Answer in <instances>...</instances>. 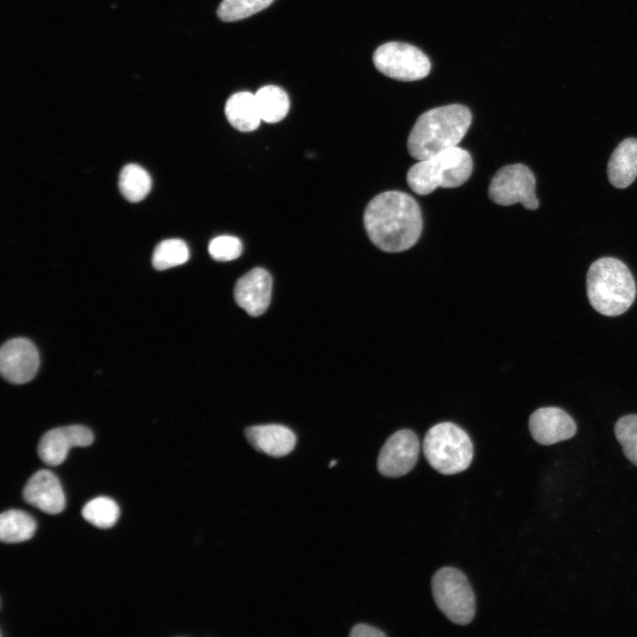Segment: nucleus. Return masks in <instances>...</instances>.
<instances>
[{
    "mask_svg": "<svg viewBox=\"0 0 637 637\" xmlns=\"http://www.w3.org/2000/svg\"><path fill=\"white\" fill-rule=\"evenodd\" d=\"M245 436L254 449L274 457L289 454L296 442L292 430L275 424L249 426L245 429Z\"/></svg>",
    "mask_w": 637,
    "mask_h": 637,
    "instance_id": "14",
    "label": "nucleus"
},
{
    "mask_svg": "<svg viewBox=\"0 0 637 637\" xmlns=\"http://www.w3.org/2000/svg\"><path fill=\"white\" fill-rule=\"evenodd\" d=\"M472 159L465 150L454 147L413 165L407 173V183L418 195L426 196L437 188H457L472 173Z\"/></svg>",
    "mask_w": 637,
    "mask_h": 637,
    "instance_id": "4",
    "label": "nucleus"
},
{
    "mask_svg": "<svg viewBox=\"0 0 637 637\" xmlns=\"http://www.w3.org/2000/svg\"><path fill=\"white\" fill-rule=\"evenodd\" d=\"M533 440L541 445H552L573 437L577 426L573 418L558 407H543L532 413L528 421Z\"/></svg>",
    "mask_w": 637,
    "mask_h": 637,
    "instance_id": "11",
    "label": "nucleus"
},
{
    "mask_svg": "<svg viewBox=\"0 0 637 637\" xmlns=\"http://www.w3.org/2000/svg\"><path fill=\"white\" fill-rule=\"evenodd\" d=\"M335 464H336V461H335V460L331 461V463H330V464H329V467L334 466Z\"/></svg>",
    "mask_w": 637,
    "mask_h": 637,
    "instance_id": "27",
    "label": "nucleus"
},
{
    "mask_svg": "<svg viewBox=\"0 0 637 637\" xmlns=\"http://www.w3.org/2000/svg\"><path fill=\"white\" fill-rule=\"evenodd\" d=\"M81 515L91 525L105 529L115 525L119 517V508L111 498L99 496L83 506Z\"/></svg>",
    "mask_w": 637,
    "mask_h": 637,
    "instance_id": "21",
    "label": "nucleus"
},
{
    "mask_svg": "<svg viewBox=\"0 0 637 637\" xmlns=\"http://www.w3.org/2000/svg\"><path fill=\"white\" fill-rule=\"evenodd\" d=\"M608 179L617 188H625L637 177V139L626 138L613 150L608 162Z\"/></svg>",
    "mask_w": 637,
    "mask_h": 637,
    "instance_id": "15",
    "label": "nucleus"
},
{
    "mask_svg": "<svg viewBox=\"0 0 637 637\" xmlns=\"http://www.w3.org/2000/svg\"><path fill=\"white\" fill-rule=\"evenodd\" d=\"M189 251L185 242L167 239L159 242L152 254V265L156 270H166L188 261Z\"/></svg>",
    "mask_w": 637,
    "mask_h": 637,
    "instance_id": "22",
    "label": "nucleus"
},
{
    "mask_svg": "<svg viewBox=\"0 0 637 637\" xmlns=\"http://www.w3.org/2000/svg\"><path fill=\"white\" fill-rule=\"evenodd\" d=\"M211 257L217 261H231L240 257L242 244L232 235H221L212 239L208 247Z\"/></svg>",
    "mask_w": 637,
    "mask_h": 637,
    "instance_id": "25",
    "label": "nucleus"
},
{
    "mask_svg": "<svg viewBox=\"0 0 637 637\" xmlns=\"http://www.w3.org/2000/svg\"><path fill=\"white\" fill-rule=\"evenodd\" d=\"M364 226L371 242L385 252H402L419 239L421 210L409 194L390 190L373 197L364 211Z\"/></svg>",
    "mask_w": 637,
    "mask_h": 637,
    "instance_id": "1",
    "label": "nucleus"
},
{
    "mask_svg": "<svg viewBox=\"0 0 637 637\" xmlns=\"http://www.w3.org/2000/svg\"><path fill=\"white\" fill-rule=\"evenodd\" d=\"M428 464L441 474L451 475L466 470L473 457L472 442L464 430L451 422L432 426L423 441Z\"/></svg>",
    "mask_w": 637,
    "mask_h": 637,
    "instance_id": "5",
    "label": "nucleus"
},
{
    "mask_svg": "<svg viewBox=\"0 0 637 637\" xmlns=\"http://www.w3.org/2000/svg\"><path fill=\"white\" fill-rule=\"evenodd\" d=\"M35 529V520L23 510H9L0 515V540L3 542L27 541L33 537Z\"/></svg>",
    "mask_w": 637,
    "mask_h": 637,
    "instance_id": "18",
    "label": "nucleus"
},
{
    "mask_svg": "<svg viewBox=\"0 0 637 637\" xmlns=\"http://www.w3.org/2000/svg\"><path fill=\"white\" fill-rule=\"evenodd\" d=\"M74 447L68 426L46 432L38 443V455L48 465L62 464L71 448Z\"/></svg>",
    "mask_w": 637,
    "mask_h": 637,
    "instance_id": "17",
    "label": "nucleus"
},
{
    "mask_svg": "<svg viewBox=\"0 0 637 637\" xmlns=\"http://www.w3.org/2000/svg\"><path fill=\"white\" fill-rule=\"evenodd\" d=\"M119 188L122 196L131 203L145 198L151 188V179L148 172L135 164L125 165L119 173Z\"/></svg>",
    "mask_w": 637,
    "mask_h": 637,
    "instance_id": "20",
    "label": "nucleus"
},
{
    "mask_svg": "<svg viewBox=\"0 0 637 637\" xmlns=\"http://www.w3.org/2000/svg\"><path fill=\"white\" fill-rule=\"evenodd\" d=\"M587 295L597 312L616 317L625 312L634 302L636 285L625 264L605 257L593 262L588 268Z\"/></svg>",
    "mask_w": 637,
    "mask_h": 637,
    "instance_id": "3",
    "label": "nucleus"
},
{
    "mask_svg": "<svg viewBox=\"0 0 637 637\" xmlns=\"http://www.w3.org/2000/svg\"><path fill=\"white\" fill-rule=\"evenodd\" d=\"M372 59L381 73L402 81L421 80L431 70L428 57L416 46L406 42H386L375 50Z\"/></svg>",
    "mask_w": 637,
    "mask_h": 637,
    "instance_id": "7",
    "label": "nucleus"
},
{
    "mask_svg": "<svg viewBox=\"0 0 637 637\" xmlns=\"http://www.w3.org/2000/svg\"><path fill=\"white\" fill-rule=\"evenodd\" d=\"M614 433L625 457L637 466V415L621 417L616 422Z\"/></svg>",
    "mask_w": 637,
    "mask_h": 637,
    "instance_id": "24",
    "label": "nucleus"
},
{
    "mask_svg": "<svg viewBox=\"0 0 637 637\" xmlns=\"http://www.w3.org/2000/svg\"><path fill=\"white\" fill-rule=\"evenodd\" d=\"M23 499L48 514H58L65 507V497L58 477L49 470L33 474L25 485Z\"/></svg>",
    "mask_w": 637,
    "mask_h": 637,
    "instance_id": "13",
    "label": "nucleus"
},
{
    "mask_svg": "<svg viewBox=\"0 0 637 637\" xmlns=\"http://www.w3.org/2000/svg\"><path fill=\"white\" fill-rule=\"evenodd\" d=\"M535 187V177L526 165H508L500 168L492 178L488 196L496 204L508 206L520 203L526 209L536 210L539 201Z\"/></svg>",
    "mask_w": 637,
    "mask_h": 637,
    "instance_id": "8",
    "label": "nucleus"
},
{
    "mask_svg": "<svg viewBox=\"0 0 637 637\" xmlns=\"http://www.w3.org/2000/svg\"><path fill=\"white\" fill-rule=\"evenodd\" d=\"M274 0H222L217 15L223 21L248 18L268 7Z\"/></svg>",
    "mask_w": 637,
    "mask_h": 637,
    "instance_id": "23",
    "label": "nucleus"
},
{
    "mask_svg": "<svg viewBox=\"0 0 637 637\" xmlns=\"http://www.w3.org/2000/svg\"><path fill=\"white\" fill-rule=\"evenodd\" d=\"M419 453V441L410 429L394 433L382 446L377 461L379 472L388 478L407 474L416 465Z\"/></svg>",
    "mask_w": 637,
    "mask_h": 637,
    "instance_id": "9",
    "label": "nucleus"
},
{
    "mask_svg": "<svg viewBox=\"0 0 637 637\" xmlns=\"http://www.w3.org/2000/svg\"><path fill=\"white\" fill-rule=\"evenodd\" d=\"M432 592L437 607L451 622L461 625L472 622L475 596L462 572L452 567L439 569L432 579Z\"/></svg>",
    "mask_w": 637,
    "mask_h": 637,
    "instance_id": "6",
    "label": "nucleus"
},
{
    "mask_svg": "<svg viewBox=\"0 0 637 637\" xmlns=\"http://www.w3.org/2000/svg\"><path fill=\"white\" fill-rule=\"evenodd\" d=\"M351 637H385L380 629L365 624H357L352 627L349 633Z\"/></svg>",
    "mask_w": 637,
    "mask_h": 637,
    "instance_id": "26",
    "label": "nucleus"
},
{
    "mask_svg": "<svg viewBox=\"0 0 637 637\" xmlns=\"http://www.w3.org/2000/svg\"><path fill=\"white\" fill-rule=\"evenodd\" d=\"M272 280L270 273L256 267L242 275L235 283L234 297L249 316L258 317L267 310L272 295Z\"/></svg>",
    "mask_w": 637,
    "mask_h": 637,
    "instance_id": "12",
    "label": "nucleus"
},
{
    "mask_svg": "<svg viewBox=\"0 0 637 637\" xmlns=\"http://www.w3.org/2000/svg\"><path fill=\"white\" fill-rule=\"evenodd\" d=\"M40 365L38 351L34 343L26 338L6 342L0 350L2 376L13 384H24L36 374Z\"/></svg>",
    "mask_w": 637,
    "mask_h": 637,
    "instance_id": "10",
    "label": "nucleus"
},
{
    "mask_svg": "<svg viewBox=\"0 0 637 637\" xmlns=\"http://www.w3.org/2000/svg\"><path fill=\"white\" fill-rule=\"evenodd\" d=\"M472 123L470 110L462 104H449L422 113L412 127L407 148L417 160H424L456 147Z\"/></svg>",
    "mask_w": 637,
    "mask_h": 637,
    "instance_id": "2",
    "label": "nucleus"
},
{
    "mask_svg": "<svg viewBox=\"0 0 637 637\" xmlns=\"http://www.w3.org/2000/svg\"><path fill=\"white\" fill-rule=\"evenodd\" d=\"M225 113L230 125L241 132L254 131L262 120L255 95L248 91L232 95L226 103Z\"/></svg>",
    "mask_w": 637,
    "mask_h": 637,
    "instance_id": "16",
    "label": "nucleus"
},
{
    "mask_svg": "<svg viewBox=\"0 0 637 637\" xmlns=\"http://www.w3.org/2000/svg\"><path fill=\"white\" fill-rule=\"evenodd\" d=\"M261 119L267 123H276L285 118L289 110V99L280 87L267 85L259 88L256 94Z\"/></svg>",
    "mask_w": 637,
    "mask_h": 637,
    "instance_id": "19",
    "label": "nucleus"
}]
</instances>
